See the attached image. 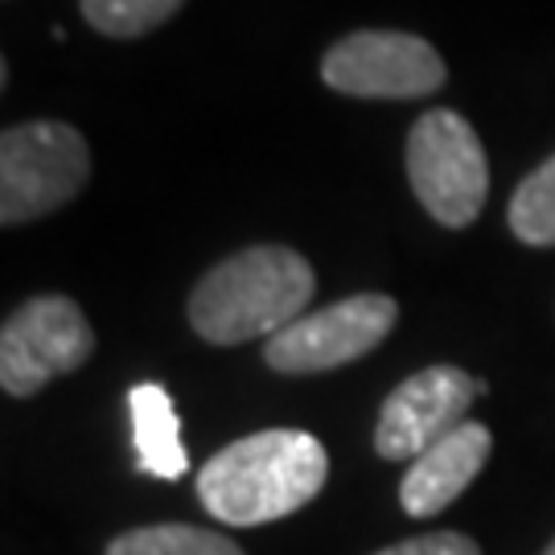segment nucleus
Instances as JSON below:
<instances>
[{"label":"nucleus","mask_w":555,"mask_h":555,"mask_svg":"<svg viewBox=\"0 0 555 555\" xmlns=\"http://www.w3.org/2000/svg\"><path fill=\"white\" fill-rule=\"evenodd\" d=\"M490 387L461 366H428L420 375L403 378L387 396L375 424V449L387 461H416L433 444L465 424L477 396Z\"/></svg>","instance_id":"8"},{"label":"nucleus","mask_w":555,"mask_h":555,"mask_svg":"<svg viewBox=\"0 0 555 555\" xmlns=\"http://www.w3.org/2000/svg\"><path fill=\"white\" fill-rule=\"evenodd\" d=\"M181 4H185V0H79L82 21H87L95 34L116 38V41L153 34V29H160L173 13H181Z\"/></svg>","instance_id":"13"},{"label":"nucleus","mask_w":555,"mask_h":555,"mask_svg":"<svg viewBox=\"0 0 555 555\" xmlns=\"http://www.w3.org/2000/svg\"><path fill=\"white\" fill-rule=\"evenodd\" d=\"M128 412H132V437H137L140 469L160 477V481H178L190 469V456L178 433V412L173 399L160 383H140L128 391Z\"/></svg>","instance_id":"10"},{"label":"nucleus","mask_w":555,"mask_h":555,"mask_svg":"<svg viewBox=\"0 0 555 555\" xmlns=\"http://www.w3.org/2000/svg\"><path fill=\"white\" fill-rule=\"evenodd\" d=\"M444 79L437 46L403 29H354L321 59V82L350 100H424Z\"/></svg>","instance_id":"5"},{"label":"nucleus","mask_w":555,"mask_h":555,"mask_svg":"<svg viewBox=\"0 0 555 555\" xmlns=\"http://www.w3.org/2000/svg\"><path fill=\"white\" fill-rule=\"evenodd\" d=\"M494 453L490 428H481L477 420H465L449 437L433 444L424 456L412 461V469L399 486V502L412 518H433L444 506H453L456 498L474 486V477L486 469V461Z\"/></svg>","instance_id":"9"},{"label":"nucleus","mask_w":555,"mask_h":555,"mask_svg":"<svg viewBox=\"0 0 555 555\" xmlns=\"http://www.w3.org/2000/svg\"><path fill=\"white\" fill-rule=\"evenodd\" d=\"M408 181L440 227H469L490 198V160L474 124L449 107L424 112L408 132Z\"/></svg>","instance_id":"4"},{"label":"nucleus","mask_w":555,"mask_h":555,"mask_svg":"<svg viewBox=\"0 0 555 555\" xmlns=\"http://www.w3.org/2000/svg\"><path fill=\"white\" fill-rule=\"evenodd\" d=\"M318 293L313 263L280 243H256L215 263L190 293V325L210 346H243L251 337H276L305 318Z\"/></svg>","instance_id":"2"},{"label":"nucleus","mask_w":555,"mask_h":555,"mask_svg":"<svg viewBox=\"0 0 555 555\" xmlns=\"http://www.w3.org/2000/svg\"><path fill=\"white\" fill-rule=\"evenodd\" d=\"M330 477V453L313 433L268 428L227 444L198 474L202 506L231 527H263L309 506Z\"/></svg>","instance_id":"1"},{"label":"nucleus","mask_w":555,"mask_h":555,"mask_svg":"<svg viewBox=\"0 0 555 555\" xmlns=\"http://www.w3.org/2000/svg\"><path fill=\"white\" fill-rule=\"evenodd\" d=\"M506 222L518 243L555 247V153L518 181L511 206H506Z\"/></svg>","instance_id":"12"},{"label":"nucleus","mask_w":555,"mask_h":555,"mask_svg":"<svg viewBox=\"0 0 555 555\" xmlns=\"http://www.w3.org/2000/svg\"><path fill=\"white\" fill-rule=\"evenodd\" d=\"M375 555H481L477 543L461 531H433V535H416L403 539V543H391Z\"/></svg>","instance_id":"14"},{"label":"nucleus","mask_w":555,"mask_h":555,"mask_svg":"<svg viewBox=\"0 0 555 555\" xmlns=\"http://www.w3.org/2000/svg\"><path fill=\"white\" fill-rule=\"evenodd\" d=\"M95 354V330L70 297L46 293L17 305L0 330V387L13 399L38 396Z\"/></svg>","instance_id":"6"},{"label":"nucleus","mask_w":555,"mask_h":555,"mask_svg":"<svg viewBox=\"0 0 555 555\" xmlns=\"http://www.w3.org/2000/svg\"><path fill=\"white\" fill-rule=\"evenodd\" d=\"M91 178V149L62 119L13 124L0 137V222L25 227L62 210Z\"/></svg>","instance_id":"3"},{"label":"nucleus","mask_w":555,"mask_h":555,"mask_svg":"<svg viewBox=\"0 0 555 555\" xmlns=\"http://www.w3.org/2000/svg\"><path fill=\"white\" fill-rule=\"evenodd\" d=\"M107 555H243L235 539L190 527V522H160V527H137L107 543Z\"/></svg>","instance_id":"11"},{"label":"nucleus","mask_w":555,"mask_h":555,"mask_svg":"<svg viewBox=\"0 0 555 555\" xmlns=\"http://www.w3.org/2000/svg\"><path fill=\"white\" fill-rule=\"evenodd\" d=\"M399 305L383 293H358L318 313H305L268 337L263 362L280 375H321L346 362H358L383 346V337L396 330Z\"/></svg>","instance_id":"7"},{"label":"nucleus","mask_w":555,"mask_h":555,"mask_svg":"<svg viewBox=\"0 0 555 555\" xmlns=\"http://www.w3.org/2000/svg\"><path fill=\"white\" fill-rule=\"evenodd\" d=\"M543 555H555V539H552V543H547V552H543Z\"/></svg>","instance_id":"15"}]
</instances>
